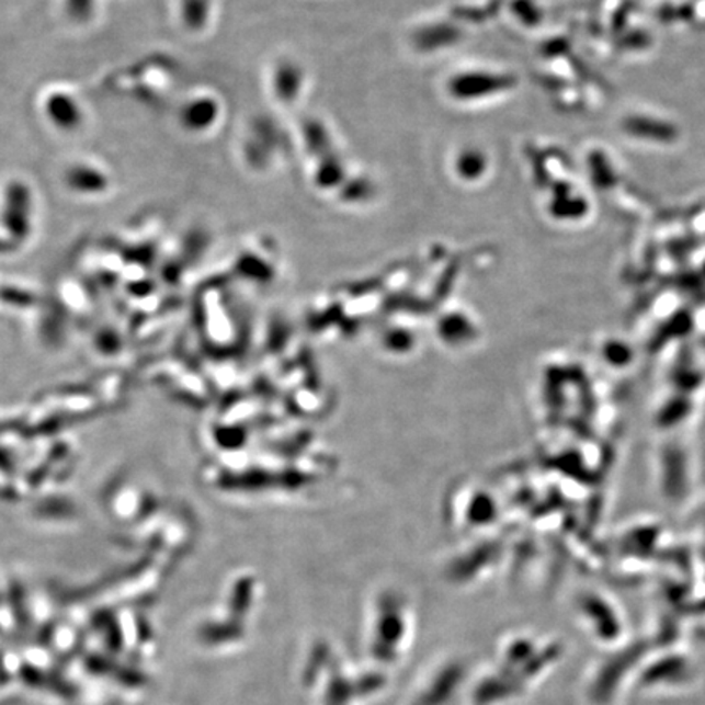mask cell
<instances>
[{
	"mask_svg": "<svg viewBox=\"0 0 705 705\" xmlns=\"http://www.w3.org/2000/svg\"><path fill=\"white\" fill-rule=\"evenodd\" d=\"M224 116L220 96L213 90H193L179 110V122L186 133L208 135Z\"/></svg>",
	"mask_w": 705,
	"mask_h": 705,
	"instance_id": "obj_2",
	"label": "cell"
},
{
	"mask_svg": "<svg viewBox=\"0 0 705 705\" xmlns=\"http://www.w3.org/2000/svg\"><path fill=\"white\" fill-rule=\"evenodd\" d=\"M45 105V116L55 128L65 129V110H66V129H80L86 122L83 116L82 100L73 95L72 90L55 89L48 92L43 99Z\"/></svg>",
	"mask_w": 705,
	"mask_h": 705,
	"instance_id": "obj_3",
	"label": "cell"
},
{
	"mask_svg": "<svg viewBox=\"0 0 705 705\" xmlns=\"http://www.w3.org/2000/svg\"><path fill=\"white\" fill-rule=\"evenodd\" d=\"M269 93L280 109L291 110L303 102L307 89V72L296 59L278 58L270 66Z\"/></svg>",
	"mask_w": 705,
	"mask_h": 705,
	"instance_id": "obj_1",
	"label": "cell"
}]
</instances>
